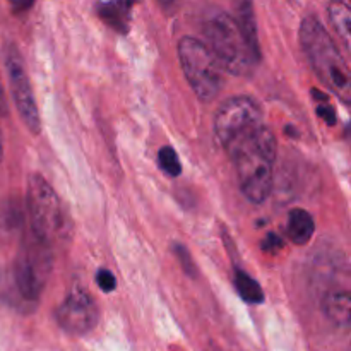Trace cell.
Listing matches in <instances>:
<instances>
[{"mask_svg": "<svg viewBox=\"0 0 351 351\" xmlns=\"http://www.w3.org/2000/svg\"><path fill=\"white\" fill-rule=\"evenodd\" d=\"M137 0H108L98 5V14L103 23L108 24L117 33H129L132 7Z\"/></svg>", "mask_w": 351, "mask_h": 351, "instance_id": "10", "label": "cell"}, {"mask_svg": "<svg viewBox=\"0 0 351 351\" xmlns=\"http://www.w3.org/2000/svg\"><path fill=\"white\" fill-rule=\"evenodd\" d=\"M233 161L240 191L254 204H263L271 194L278 143L266 122L235 134L221 144Z\"/></svg>", "mask_w": 351, "mask_h": 351, "instance_id": "1", "label": "cell"}, {"mask_svg": "<svg viewBox=\"0 0 351 351\" xmlns=\"http://www.w3.org/2000/svg\"><path fill=\"white\" fill-rule=\"evenodd\" d=\"M235 288L237 293H239L240 297H242V300L247 302V304L259 305L264 302L263 288H261V285L257 283L250 274H247L245 271H235Z\"/></svg>", "mask_w": 351, "mask_h": 351, "instance_id": "15", "label": "cell"}, {"mask_svg": "<svg viewBox=\"0 0 351 351\" xmlns=\"http://www.w3.org/2000/svg\"><path fill=\"white\" fill-rule=\"evenodd\" d=\"M283 249V239H281L280 235H276V233L269 232L266 235V239L263 240V250L264 252H269V254H274L278 252V250Z\"/></svg>", "mask_w": 351, "mask_h": 351, "instance_id": "21", "label": "cell"}, {"mask_svg": "<svg viewBox=\"0 0 351 351\" xmlns=\"http://www.w3.org/2000/svg\"><path fill=\"white\" fill-rule=\"evenodd\" d=\"M312 96L317 99V115L321 117L326 123H329V125H335L336 112H335V108H332L331 103L328 101V96L322 95L319 89H314V91H312Z\"/></svg>", "mask_w": 351, "mask_h": 351, "instance_id": "18", "label": "cell"}, {"mask_svg": "<svg viewBox=\"0 0 351 351\" xmlns=\"http://www.w3.org/2000/svg\"><path fill=\"white\" fill-rule=\"evenodd\" d=\"M235 23L242 31L243 38L252 48L254 53L261 57L259 48V38H257V24L256 16H254V5L252 0H235Z\"/></svg>", "mask_w": 351, "mask_h": 351, "instance_id": "11", "label": "cell"}, {"mask_svg": "<svg viewBox=\"0 0 351 351\" xmlns=\"http://www.w3.org/2000/svg\"><path fill=\"white\" fill-rule=\"evenodd\" d=\"M96 283H98L99 290L105 291V293H112L117 288V280L113 276L112 271L108 269H99L96 274Z\"/></svg>", "mask_w": 351, "mask_h": 351, "instance_id": "20", "label": "cell"}, {"mask_svg": "<svg viewBox=\"0 0 351 351\" xmlns=\"http://www.w3.org/2000/svg\"><path fill=\"white\" fill-rule=\"evenodd\" d=\"M314 230L315 223L311 213L302 208L291 209L290 216H288L287 233L295 245H305L311 242V239L314 237Z\"/></svg>", "mask_w": 351, "mask_h": 351, "instance_id": "13", "label": "cell"}, {"mask_svg": "<svg viewBox=\"0 0 351 351\" xmlns=\"http://www.w3.org/2000/svg\"><path fill=\"white\" fill-rule=\"evenodd\" d=\"M26 209L29 215L31 233L47 245L65 242L72 233V225L57 192L41 175L27 178Z\"/></svg>", "mask_w": 351, "mask_h": 351, "instance_id": "3", "label": "cell"}, {"mask_svg": "<svg viewBox=\"0 0 351 351\" xmlns=\"http://www.w3.org/2000/svg\"><path fill=\"white\" fill-rule=\"evenodd\" d=\"M213 351H216V350H213Z\"/></svg>", "mask_w": 351, "mask_h": 351, "instance_id": "25", "label": "cell"}, {"mask_svg": "<svg viewBox=\"0 0 351 351\" xmlns=\"http://www.w3.org/2000/svg\"><path fill=\"white\" fill-rule=\"evenodd\" d=\"M5 69L7 75H9L10 93H12V99L16 103L21 120L29 129L31 134L38 136L41 132L40 112H38L33 88H31L29 75L24 67V60L17 47H14V45H9L5 48Z\"/></svg>", "mask_w": 351, "mask_h": 351, "instance_id": "7", "label": "cell"}, {"mask_svg": "<svg viewBox=\"0 0 351 351\" xmlns=\"http://www.w3.org/2000/svg\"><path fill=\"white\" fill-rule=\"evenodd\" d=\"M58 326L72 336H84L96 328L99 308L91 295L75 287L55 312Z\"/></svg>", "mask_w": 351, "mask_h": 351, "instance_id": "9", "label": "cell"}, {"mask_svg": "<svg viewBox=\"0 0 351 351\" xmlns=\"http://www.w3.org/2000/svg\"><path fill=\"white\" fill-rule=\"evenodd\" d=\"M5 112V101H3L2 91H0V113ZM3 156V141H2V130H0V161H2Z\"/></svg>", "mask_w": 351, "mask_h": 351, "instance_id": "23", "label": "cell"}, {"mask_svg": "<svg viewBox=\"0 0 351 351\" xmlns=\"http://www.w3.org/2000/svg\"><path fill=\"white\" fill-rule=\"evenodd\" d=\"M34 3V0H12V5L16 12H23V10L31 9Z\"/></svg>", "mask_w": 351, "mask_h": 351, "instance_id": "22", "label": "cell"}, {"mask_svg": "<svg viewBox=\"0 0 351 351\" xmlns=\"http://www.w3.org/2000/svg\"><path fill=\"white\" fill-rule=\"evenodd\" d=\"M158 165L168 177H178L182 173L180 158L171 146L161 147L160 153H158Z\"/></svg>", "mask_w": 351, "mask_h": 351, "instance_id": "17", "label": "cell"}, {"mask_svg": "<svg viewBox=\"0 0 351 351\" xmlns=\"http://www.w3.org/2000/svg\"><path fill=\"white\" fill-rule=\"evenodd\" d=\"M158 2L161 3V5L165 7V9H168V7H171L175 3V0H158Z\"/></svg>", "mask_w": 351, "mask_h": 351, "instance_id": "24", "label": "cell"}, {"mask_svg": "<svg viewBox=\"0 0 351 351\" xmlns=\"http://www.w3.org/2000/svg\"><path fill=\"white\" fill-rule=\"evenodd\" d=\"M24 211L17 199H5L0 204V235L3 239H14L24 232Z\"/></svg>", "mask_w": 351, "mask_h": 351, "instance_id": "12", "label": "cell"}, {"mask_svg": "<svg viewBox=\"0 0 351 351\" xmlns=\"http://www.w3.org/2000/svg\"><path fill=\"white\" fill-rule=\"evenodd\" d=\"M300 43L319 79L350 105L351 77L348 64L317 17L308 16L302 21Z\"/></svg>", "mask_w": 351, "mask_h": 351, "instance_id": "2", "label": "cell"}, {"mask_svg": "<svg viewBox=\"0 0 351 351\" xmlns=\"http://www.w3.org/2000/svg\"><path fill=\"white\" fill-rule=\"evenodd\" d=\"M178 58L187 82L201 101H213L223 88V67L204 41L182 38Z\"/></svg>", "mask_w": 351, "mask_h": 351, "instance_id": "6", "label": "cell"}, {"mask_svg": "<svg viewBox=\"0 0 351 351\" xmlns=\"http://www.w3.org/2000/svg\"><path fill=\"white\" fill-rule=\"evenodd\" d=\"M329 19H331L332 26H335L336 33L341 38L346 48H350V38H351V14L350 7L345 0H332L329 3Z\"/></svg>", "mask_w": 351, "mask_h": 351, "instance_id": "14", "label": "cell"}, {"mask_svg": "<svg viewBox=\"0 0 351 351\" xmlns=\"http://www.w3.org/2000/svg\"><path fill=\"white\" fill-rule=\"evenodd\" d=\"M204 36L209 50L215 53L223 71L233 75H250L259 62L237 26L235 19L221 10H215L204 21Z\"/></svg>", "mask_w": 351, "mask_h": 351, "instance_id": "4", "label": "cell"}, {"mask_svg": "<svg viewBox=\"0 0 351 351\" xmlns=\"http://www.w3.org/2000/svg\"><path fill=\"white\" fill-rule=\"evenodd\" d=\"M51 266H53L51 247L36 239L31 232H23V242L10 271L17 293L27 308V314L38 305L41 291L45 290V285L50 278Z\"/></svg>", "mask_w": 351, "mask_h": 351, "instance_id": "5", "label": "cell"}, {"mask_svg": "<svg viewBox=\"0 0 351 351\" xmlns=\"http://www.w3.org/2000/svg\"><path fill=\"white\" fill-rule=\"evenodd\" d=\"M171 250H173L175 256H177L178 261H180L182 267H184V273L191 278H197V267H195L194 261H192L191 252H189L182 243H173Z\"/></svg>", "mask_w": 351, "mask_h": 351, "instance_id": "19", "label": "cell"}, {"mask_svg": "<svg viewBox=\"0 0 351 351\" xmlns=\"http://www.w3.org/2000/svg\"><path fill=\"white\" fill-rule=\"evenodd\" d=\"M264 115L256 99L250 96H233L221 103L215 115V134L219 144L228 141L235 134L263 122Z\"/></svg>", "mask_w": 351, "mask_h": 351, "instance_id": "8", "label": "cell"}, {"mask_svg": "<svg viewBox=\"0 0 351 351\" xmlns=\"http://www.w3.org/2000/svg\"><path fill=\"white\" fill-rule=\"evenodd\" d=\"M0 300H2L3 304L9 305V307L23 312V314H27L26 305H24L19 293H17V288L16 285H14L12 271L10 269H0Z\"/></svg>", "mask_w": 351, "mask_h": 351, "instance_id": "16", "label": "cell"}]
</instances>
